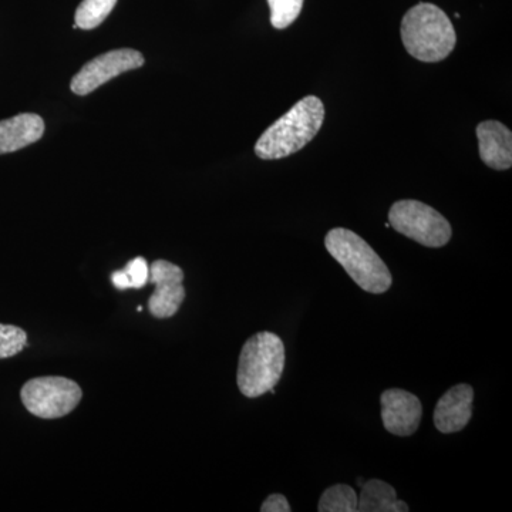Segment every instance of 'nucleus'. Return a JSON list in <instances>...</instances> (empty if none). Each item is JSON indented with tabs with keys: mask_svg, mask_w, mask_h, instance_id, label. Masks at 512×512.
I'll return each instance as SVG.
<instances>
[{
	"mask_svg": "<svg viewBox=\"0 0 512 512\" xmlns=\"http://www.w3.org/2000/svg\"><path fill=\"white\" fill-rule=\"evenodd\" d=\"M325 121V106L316 96H308L266 128L255 144L262 160H281L298 153L318 136Z\"/></svg>",
	"mask_w": 512,
	"mask_h": 512,
	"instance_id": "nucleus-1",
	"label": "nucleus"
},
{
	"mask_svg": "<svg viewBox=\"0 0 512 512\" xmlns=\"http://www.w3.org/2000/svg\"><path fill=\"white\" fill-rule=\"evenodd\" d=\"M402 42L407 53L419 62L439 63L453 53L457 33L439 6L419 3L404 15Z\"/></svg>",
	"mask_w": 512,
	"mask_h": 512,
	"instance_id": "nucleus-2",
	"label": "nucleus"
},
{
	"mask_svg": "<svg viewBox=\"0 0 512 512\" xmlns=\"http://www.w3.org/2000/svg\"><path fill=\"white\" fill-rule=\"evenodd\" d=\"M330 255L345 269L359 288L380 295L389 291L393 276L375 249L346 228H333L325 238Z\"/></svg>",
	"mask_w": 512,
	"mask_h": 512,
	"instance_id": "nucleus-3",
	"label": "nucleus"
},
{
	"mask_svg": "<svg viewBox=\"0 0 512 512\" xmlns=\"http://www.w3.org/2000/svg\"><path fill=\"white\" fill-rule=\"evenodd\" d=\"M285 369V346L278 335L259 332L245 342L238 363L239 390L249 399L271 392Z\"/></svg>",
	"mask_w": 512,
	"mask_h": 512,
	"instance_id": "nucleus-4",
	"label": "nucleus"
},
{
	"mask_svg": "<svg viewBox=\"0 0 512 512\" xmlns=\"http://www.w3.org/2000/svg\"><path fill=\"white\" fill-rule=\"evenodd\" d=\"M389 224L394 231L427 248H443L453 237L446 217L416 200L394 202L389 211Z\"/></svg>",
	"mask_w": 512,
	"mask_h": 512,
	"instance_id": "nucleus-5",
	"label": "nucleus"
},
{
	"mask_svg": "<svg viewBox=\"0 0 512 512\" xmlns=\"http://www.w3.org/2000/svg\"><path fill=\"white\" fill-rule=\"evenodd\" d=\"M22 402L39 419H60L76 409L83 392L79 384L66 377L46 376L29 380L20 392Z\"/></svg>",
	"mask_w": 512,
	"mask_h": 512,
	"instance_id": "nucleus-6",
	"label": "nucleus"
},
{
	"mask_svg": "<svg viewBox=\"0 0 512 512\" xmlns=\"http://www.w3.org/2000/svg\"><path fill=\"white\" fill-rule=\"evenodd\" d=\"M144 56L133 49L111 50L83 66L70 83L77 96H87L114 77L143 66Z\"/></svg>",
	"mask_w": 512,
	"mask_h": 512,
	"instance_id": "nucleus-7",
	"label": "nucleus"
},
{
	"mask_svg": "<svg viewBox=\"0 0 512 512\" xmlns=\"http://www.w3.org/2000/svg\"><path fill=\"white\" fill-rule=\"evenodd\" d=\"M148 281L156 285V291L148 299V309H150L151 315L157 319L174 316L185 299L183 269L160 259L151 264Z\"/></svg>",
	"mask_w": 512,
	"mask_h": 512,
	"instance_id": "nucleus-8",
	"label": "nucleus"
},
{
	"mask_svg": "<svg viewBox=\"0 0 512 512\" xmlns=\"http://www.w3.org/2000/svg\"><path fill=\"white\" fill-rule=\"evenodd\" d=\"M384 429L394 436L409 437L419 429L423 406L419 397L402 389H389L380 396Z\"/></svg>",
	"mask_w": 512,
	"mask_h": 512,
	"instance_id": "nucleus-9",
	"label": "nucleus"
},
{
	"mask_svg": "<svg viewBox=\"0 0 512 512\" xmlns=\"http://www.w3.org/2000/svg\"><path fill=\"white\" fill-rule=\"evenodd\" d=\"M474 390L470 384L461 383L451 387L437 402L434 424L443 434L461 431L473 416Z\"/></svg>",
	"mask_w": 512,
	"mask_h": 512,
	"instance_id": "nucleus-10",
	"label": "nucleus"
},
{
	"mask_svg": "<svg viewBox=\"0 0 512 512\" xmlns=\"http://www.w3.org/2000/svg\"><path fill=\"white\" fill-rule=\"evenodd\" d=\"M480 157L487 167L497 171L512 167V133L497 120H487L477 126Z\"/></svg>",
	"mask_w": 512,
	"mask_h": 512,
	"instance_id": "nucleus-11",
	"label": "nucleus"
},
{
	"mask_svg": "<svg viewBox=\"0 0 512 512\" xmlns=\"http://www.w3.org/2000/svg\"><path fill=\"white\" fill-rule=\"evenodd\" d=\"M45 133V121L37 114H19L0 121V154L15 153L35 144Z\"/></svg>",
	"mask_w": 512,
	"mask_h": 512,
	"instance_id": "nucleus-12",
	"label": "nucleus"
},
{
	"mask_svg": "<svg viewBox=\"0 0 512 512\" xmlns=\"http://www.w3.org/2000/svg\"><path fill=\"white\" fill-rule=\"evenodd\" d=\"M357 511L359 512H407L409 507L397 498L392 485L382 480L366 481L357 495Z\"/></svg>",
	"mask_w": 512,
	"mask_h": 512,
	"instance_id": "nucleus-13",
	"label": "nucleus"
},
{
	"mask_svg": "<svg viewBox=\"0 0 512 512\" xmlns=\"http://www.w3.org/2000/svg\"><path fill=\"white\" fill-rule=\"evenodd\" d=\"M116 3L117 0H83L76 10L74 25L83 30L96 29L107 19Z\"/></svg>",
	"mask_w": 512,
	"mask_h": 512,
	"instance_id": "nucleus-14",
	"label": "nucleus"
},
{
	"mask_svg": "<svg viewBox=\"0 0 512 512\" xmlns=\"http://www.w3.org/2000/svg\"><path fill=\"white\" fill-rule=\"evenodd\" d=\"M318 510L320 512H357L356 491L350 485H332L320 497Z\"/></svg>",
	"mask_w": 512,
	"mask_h": 512,
	"instance_id": "nucleus-15",
	"label": "nucleus"
},
{
	"mask_svg": "<svg viewBox=\"0 0 512 512\" xmlns=\"http://www.w3.org/2000/svg\"><path fill=\"white\" fill-rule=\"evenodd\" d=\"M148 276H150V266L146 259L137 256L133 261L128 262L126 268L113 272L111 282L120 291L130 288L140 289L147 285Z\"/></svg>",
	"mask_w": 512,
	"mask_h": 512,
	"instance_id": "nucleus-16",
	"label": "nucleus"
},
{
	"mask_svg": "<svg viewBox=\"0 0 512 512\" xmlns=\"http://www.w3.org/2000/svg\"><path fill=\"white\" fill-rule=\"evenodd\" d=\"M271 8V25L275 29H286L301 15L303 0H268Z\"/></svg>",
	"mask_w": 512,
	"mask_h": 512,
	"instance_id": "nucleus-17",
	"label": "nucleus"
},
{
	"mask_svg": "<svg viewBox=\"0 0 512 512\" xmlns=\"http://www.w3.org/2000/svg\"><path fill=\"white\" fill-rule=\"evenodd\" d=\"M28 346V333L22 328L0 323V359L18 355Z\"/></svg>",
	"mask_w": 512,
	"mask_h": 512,
	"instance_id": "nucleus-18",
	"label": "nucleus"
},
{
	"mask_svg": "<svg viewBox=\"0 0 512 512\" xmlns=\"http://www.w3.org/2000/svg\"><path fill=\"white\" fill-rule=\"evenodd\" d=\"M262 512H291L292 508L288 500L281 494H272L264 501Z\"/></svg>",
	"mask_w": 512,
	"mask_h": 512,
	"instance_id": "nucleus-19",
	"label": "nucleus"
}]
</instances>
